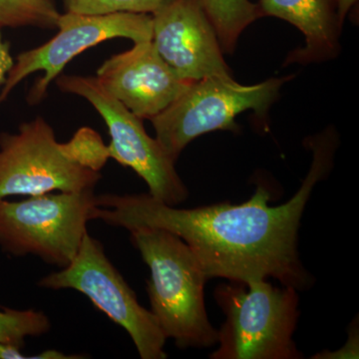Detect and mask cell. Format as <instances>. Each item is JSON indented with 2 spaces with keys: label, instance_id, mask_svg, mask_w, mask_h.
Here are the masks:
<instances>
[{
  "label": "cell",
  "instance_id": "2e32d148",
  "mask_svg": "<svg viewBox=\"0 0 359 359\" xmlns=\"http://www.w3.org/2000/svg\"><path fill=\"white\" fill-rule=\"evenodd\" d=\"M169 0H63L66 13L80 15L113 13L153 14Z\"/></svg>",
  "mask_w": 359,
  "mask_h": 359
},
{
  "label": "cell",
  "instance_id": "d6986e66",
  "mask_svg": "<svg viewBox=\"0 0 359 359\" xmlns=\"http://www.w3.org/2000/svg\"><path fill=\"white\" fill-rule=\"evenodd\" d=\"M14 65V60L11 53V44L2 39L0 29V90L6 83L7 75Z\"/></svg>",
  "mask_w": 359,
  "mask_h": 359
},
{
  "label": "cell",
  "instance_id": "e0dca14e",
  "mask_svg": "<svg viewBox=\"0 0 359 359\" xmlns=\"http://www.w3.org/2000/svg\"><path fill=\"white\" fill-rule=\"evenodd\" d=\"M69 143L80 164L94 171L100 172L109 159L107 146L104 145L100 135L94 130L80 129Z\"/></svg>",
  "mask_w": 359,
  "mask_h": 359
},
{
  "label": "cell",
  "instance_id": "9c48e42d",
  "mask_svg": "<svg viewBox=\"0 0 359 359\" xmlns=\"http://www.w3.org/2000/svg\"><path fill=\"white\" fill-rule=\"evenodd\" d=\"M56 28L57 34L36 48L22 52L16 57L6 83L0 90V104L14 87L42 71L43 76L36 80L28 94V102L39 103L49 85L80 53L113 39H128L134 43L152 40V15L145 13H113L107 15H80L61 13Z\"/></svg>",
  "mask_w": 359,
  "mask_h": 359
},
{
  "label": "cell",
  "instance_id": "7c38bea8",
  "mask_svg": "<svg viewBox=\"0 0 359 359\" xmlns=\"http://www.w3.org/2000/svg\"><path fill=\"white\" fill-rule=\"evenodd\" d=\"M259 13L275 16L301 30L306 46L295 52L290 61L325 60L337 50L339 23L335 0H259Z\"/></svg>",
  "mask_w": 359,
  "mask_h": 359
},
{
  "label": "cell",
  "instance_id": "52a82bcc",
  "mask_svg": "<svg viewBox=\"0 0 359 359\" xmlns=\"http://www.w3.org/2000/svg\"><path fill=\"white\" fill-rule=\"evenodd\" d=\"M39 285L81 292L128 332L142 359H165L166 337L152 311L139 304L133 290L111 264L103 245L88 233L67 266L44 276Z\"/></svg>",
  "mask_w": 359,
  "mask_h": 359
},
{
  "label": "cell",
  "instance_id": "7a4b0ae2",
  "mask_svg": "<svg viewBox=\"0 0 359 359\" xmlns=\"http://www.w3.org/2000/svg\"><path fill=\"white\" fill-rule=\"evenodd\" d=\"M131 241L151 271L147 292L151 311L166 339L179 348H208L218 342V330L208 318L205 276L191 248L171 231L130 230Z\"/></svg>",
  "mask_w": 359,
  "mask_h": 359
},
{
  "label": "cell",
  "instance_id": "6da1fadb",
  "mask_svg": "<svg viewBox=\"0 0 359 359\" xmlns=\"http://www.w3.org/2000/svg\"><path fill=\"white\" fill-rule=\"evenodd\" d=\"M313 163L301 189L283 205H269L271 193L257 186L247 202L178 209L150 194L96 196L94 219L118 228H157L171 231L199 259L208 278L250 283L273 278L299 292L308 290L313 276L299 257L302 215L316 184L332 168L335 145L332 135L311 144Z\"/></svg>",
  "mask_w": 359,
  "mask_h": 359
},
{
  "label": "cell",
  "instance_id": "30bf717a",
  "mask_svg": "<svg viewBox=\"0 0 359 359\" xmlns=\"http://www.w3.org/2000/svg\"><path fill=\"white\" fill-rule=\"evenodd\" d=\"M152 15V43L181 79L233 78L216 30L198 0H169Z\"/></svg>",
  "mask_w": 359,
  "mask_h": 359
},
{
  "label": "cell",
  "instance_id": "5bb4252c",
  "mask_svg": "<svg viewBox=\"0 0 359 359\" xmlns=\"http://www.w3.org/2000/svg\"><path fill=\"white\" fill-rule=\"evenodd\" d=\"M60 14L55 0H0V29L25 26L53 29Z\"/></svg>",
  "mask_w": 359,
  "mask_h": 359
},
{
  "label": "cell",
  "instance_id": "ba28073f",
  "mask_svg": "<svg viewBox=\"0 0 359 359\" xmlns=\"http://www.w3.org/2000/svg\"><path fill=\"white\" fill-rule=\"evenodd\" d=\"M61 91L88 101L107 125L111 137L109 158L136 172L148 185L149 194L165 204L177 207L189 197L175 161L157 139L149 136L141 118L109 95L95 77L59 75Z\"/></svg>",
  "mask_w": 359,
  "mask_h": 359
},
{
  "label": "cell",
  "instance_id": "8fae6325",
  "mask_svg": "<svg viewBox=\"0 0 359 359\" xmlns=\"http://www.w3.org/2000/svg\"><path fill=\"white\" fill-rule=\"evenodd\" d=\"M98 83L141 119H153L187 89L163 60L152 40L134 43L133 48L111 56L97 70Z\"/></svg>",
  "mask_w": 359,
  "mask_h": 359
},
{
  "label": "cell",
  "instance_id": "3957f363",
  "mask_svg": "<svg viewBox=\"0 0 359 359\" xmlns=\"http://www.w3.org/2000/svg\"><path fill=\"white\" fill-rule=\"evenodd\" d=\"M226 316L212 359H299L294 341L299 318V290L266 280L231 282L215 290Z\"/></svg>",
  "mask_w": 359,
  "mask_h": 359
},
{
  "label": "cell",
  "instance_id": "4fadbf2b",
  "mask_svg": "<svg viewBox=\"0 0 359 359\" xmlns=\"http://www.w3.org/2000/svg\"><path fill=\"white\" fill-rule=\"evenodd\" d=\"M216 30L222 50L233 52L240 35L262 18L257 4L250 0H198Z\"/></svg>",
  "mask_w": 359,
  "mask_h": 359
},
{
  "label": "cell",
  "instance_id": "5b68a950",
  "mask_svg": "<svg viewBox=\"0 0 359 359\" xmlns=\"http://www.w3.org/2000/svg\"><path fill=\"white\" fill-rule=\"evenodd\" d=\"M285 79L244 86L233 78L209 77L191 82L185 91L151 119L156 139L176 162L182 151L201 135L238 131L236 117L247 110L264 115Z\"/></svg>",
  "mask_w": 359,
  "mask_h": 359
},
{
  "label": "cell",
  "instance_id": "ffe728a7",
  "mask_svg": "<svg viewBox=\"0 0 359 359\" xmlns=\"http://www.w3.org/2000/svg\"><path fill=\"white\" fill-rule=\"evenodd\" d=\"M20 347L0 342V359H34V356H27L20 351Z\"/></svg>",
  "mask_w": 359,
  "mask_h": 359
},
{
  "label": "cell",
  "instance_id": "9a60e30c",
  "mask_svg": "<svg viewBox=\"0 0 359 359\" xmlns=\"http://www.w3.org/2000/svg\"><path fill=\"white\" fill-rule=\"evenodd\" d=\"M44 313L34 309H4L0 311V342L22 348L26 337H39L50 330Z\"/></svg>",
  "mask_w": 359,
  "mask_h": 359
},
{
  "label": "cell",
  "instance_id": "8992f818",
  "mask_svg": "<svg viewBox=\"0 0 359 359\" xmlns=\"http://www.w3.org/2000/svg\"><path fill=\"white\" fill-rule=\"evenodd\" d=\"M100 179L78 162L69 142L56 141L42 117L23 123L18 133L0 134V199L94 191Z\"/></svg>",
  "mask_w": 359,
  "mask_h": 359
},
{
  "label": "cell",
  "instance_id": "44dd1931",
  "mask_svg": "<svg viewBox=\"0 0 359 359\" xmlns=\"http://www.w3.org/2000/svg\"><path fill=\"white\" fill-rule=\"evenodd\" d=\"M358 1V0H335V2H337V20H339L340 27H341L344 21L346 20L347 13H349L351 7Z\"/></svg>",
  "mask_w": 359,
  "mask_h": 359
},
{
  "label": "cell",
  "instance_id": "ac0fdd59",
  "mask_svg": "<svg viewBox=\"0 0 359 359\" xmlns=\"http://www.w3.org/2000/svg\"><path fill=\"white\" fill-rule=\"evenodd\" d=\"M313 358H358V323H353L349 327L348 341L340 351L334 353H325L316 354Z\"/></svg>",
  "mask_w": 359,
  "mask_h": 359
},
{
  "label": "cell",
  "instance_id": "277c9868",
  "mask_svg": "<svg viewBox=\"0 0 359 359\" xmlns=\"http://www.w3.org/2000/svg\"><path fill=\"white\" fill-rule=\"evenodd\" d=\"M97 207L94 191L44 194L20 202L0 199V247L65 268L76 257Z\"/></svg>",
  "mask_w": 359,
  "mask_h": 359
}]
</instances>
